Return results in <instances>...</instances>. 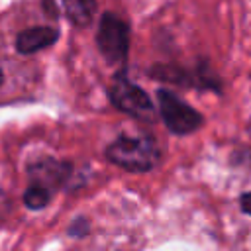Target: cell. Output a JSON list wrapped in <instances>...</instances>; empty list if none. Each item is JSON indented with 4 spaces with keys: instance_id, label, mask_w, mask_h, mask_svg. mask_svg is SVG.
<instances>
[{
    "instance_id": "cell-14",
    "label": "cell",
    "mask_w": 251,
    "mask_h": 251,
    "mask_svg": "<svg viewBox=\"0 0 251 251\" xmlns=\"http://www.w3.org/2000/svg\"><path fill=\"white\" fill-rule=\"evenodd\" d=\"M0 198H2V190H0Z\"/></svg>"
},
{
    "instance_id": "cell-2",
    "label": "cell",
    "mask_w": 251,
    "mask_h": 251,
    "mask_svg": "<svg viewBox=\"0 0 251 251\" xmlns=\"http://www.w3.org/2000/svg\"><path fill=\"white\" fill-rule=\"evenodd\" d=\"M108 98L110 102L124 114L143 120V122H153L157 116V110L149 98V94L131 82L124 71H118L108 86Z\"/></svg>"
},
{
    "instance_id": "cell-8",
    "label": "cell",
    "mask_w": 251,
    "mask_h": 251,
    "mask_svg": "<svg viewBox=\"0 0 251 251\" xmlns=\"http://www.w3.org/2000/svg\"><path fill=\"white\" fill-rule=\"evenodd\" d=\"M65 16L76 27H86L92 24L96 12V0H61Z\"/></svg>"
},
{
    "instance_id": "cell-5",
    "label": "cell",
    "mask_w": 251,
    "mask_h": 251,
    "mask_svg": "<svg viewBox=\"0 0 251 251\" xmlns=\"http://www.w3.org/2000/svg\"><path fill=\"white\" fill-rule=\"evenodd\" d=\"M151 76L173 82V84H182L190 88H204V90H214L222 92V80L214 75V71L208 67L206 61H202L196 69L188 71L182 67H171V65H159L151 69Z\"/></svg>"
},
{
    "instance_id": "cell-3",
    "label": "cell",
    "mask_w": 251,
    "mask_h": 251,
    "mask_svg": "<svg viewBox=\"0 0 251 251\" xmlns=\"http://www.w3.org/2000/svg\"><path fill=\"white\" fill-rule=\"evenodd\" d=\"M157 106H159V114H161L163 124L175 135L194 133L204 124L202 114L196 108H192L190 104H186L173 90L159 88L157 90Z\"/></svg>"
},
{
    "instance_id": "cell-4",
    "label": "cell",
    "mask_w": 251,
    "mask_h": 251,
    "mask_svg": "<svg viewBox=\"0 0 251 251\" xmlns=\"http://www.w3.org/2000/svg\"><path fill=\"white\" fill-rule=\"evenodd\" d=\"M96 45L110 65L122 67L129 51V25L112 12L102 14L96 31Z\"/></svg>"
},
{
    "instance_id": "cell-1",
    "label": "cell",
    "mask_w": 251,
    "mask_h": 251,
    "mask_svg": "<svg viewBox=\"0 0 251 251\" xmlns=\"http://www.w3.org/2000/svg\"><path fill=\"white\" fill-rule=\"evenodd\" d=\"M106 157L110 163L129 173H147L159 165L161 149L155 137L149 133H122L108 145Z\"/></svg>"
},
{
    "instance_id": "cell-6",
    "label": "cell",
    "mask_w": 251,
    "mask_h": 251,
    "mask_svg": "<svg viewBox=\"0 0 251 251\" xmlns=\"http://www.w3.org/2000/svg\"><path fill=\"white\" fill-rule=\"evenodd\" d=\"M73 167L57 159H41L29 167V184L47 188L51 194L59 190L71 176Z\"/></svg>"
},
{
    "instance_id": "cell-9",
    "label": "cell",
    "mask_w": 251,
    "mask_h": 251,
    "mask_svg": "<svg viewBox=\"0 0 251 251\" xmlns=\"http://www.w3.org/2000/svg\"><path fill=\"white\" fill-rule=\"evenodd\" d=\"M51 202V192L43 186L37 184H29L24 192V204L29 210H41Z\"/></svg>"
},
{
    "instance_id": "cell-11",
    "label": "cell",
    "mask_w": 251,
    "mask_h": 251,
    "mask_svg": "<svg viewBox=\"0 0 251 251\" xmlns=\"http://www.w3.org/2000/svg\"><path fill=\"white\" fill-rule=\"evenodd\" d=\"M239 208H241L243 214L251 216V190H249V192H243V194L239 196Z\"/></svg>"
},
{
    "instance_id": "cell-13",
    "label": "cell",
    "mask_w": 251,
    "mask_h": 251,
    "mask_svg": "<svg viewBox=\"0 0 251 251\" xmlns=\"http://www.w3.org/2000/svg\"><path fill=\"white\" fill-rule=\"evenodd\" d=\"M2 80H4V73H2V69H0V84H2Z\"/></svg>"
},
{
    "instance_id": "cell-10",
    "label": "cell",
    "mask_w": 251,
    "mask_h": 251,
    "mask_svg": "<svg viewBox=\"0 0 251 251\" xmlns=\"http://www.w3.org/2000/svg\"><path fill=\"white\" fill-rule=\"evenodd\" d=\"M88 233V222L84 218H76L71 226H69V235L73 237H82Z\"/></svg>"
},
{
    "instance_id": "cell-7",
    "label": "cell",
    "mask_w": 251,
    "mask_h": 251,
    "mask_svg": "<svg viewBox=\"0 0 251 251\" xmlns=\"http://www.w3.org/2000/svg\"><path fill=\"white\" fill-rule=\"evenodd\" d=\"M59 39V29L53 25H35L16 35V49L22 55H33L45 47H51Z\"/></svg>"
},
{
    "instance_id": "cell-12",
    "label": "cell",
    "mask_w": 251,
    "mask_h": 251,
    "mask_svg": "<svg viewBox=\"0 0 251 251\" xmlns=\"http://www.w3.org/2000/svg\"><path fill=\"white\" fill-rule=\"evenodd\" d=\"M43 10H45V12H49L53 18L57 16V10H55V4H53V0H43Z\"/></svg>"
}]
</instances>
